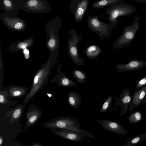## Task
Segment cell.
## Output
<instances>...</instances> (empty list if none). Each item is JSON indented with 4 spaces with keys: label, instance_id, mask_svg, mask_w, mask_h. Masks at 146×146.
I'll return each mask as SVG.
<instances>
[{
    "label": "cell",
    "instance_id": "20",
    "mask_svg": "<svg viewBox=\"0 0 146 146\" xmlns=\"http://www.w3.org/2000/svg\"><path fill=\"white\" fill-rule=\"evenodd\" d=\"M27 88L20 86H12L8 91L10 96L14 97H21L27 93Z\"/></svg>",
    "mask_w": 146,
    "mask_h": 146
},
{
    "label": "cell",
    "instance_id": "18",
    "mask_svg": "<svg viewBox=\"0 0 146 146\" xmlns=\"http://www.w3.org/2000/svg\"><path fill=\"white\" fill-rule=\"evenodd\" d=\"M102 52L101 48L96 44H92L87 46L85 50L86 56L90 59L97 58Z\"/></svg>",
    "mask_w": 146,
    "mask_h": 146
},
{
    "label": "cell",
    "instance_id": "2",
    "mask_svg": "<svg viewBox=\"0 0 146 146\" xmlns=\"http://www.w3.org/2000/svg\"><path fill=\"white\" fill-rule=\"evenodd\" d=\"M53 57L50 56L45 64L37 72L33 82L31 89L24 99V102L27 103L38 92L45 84L48 79L51 67L53 63H57L56 59L53 60Z\"/></svg>",
    "mask_w": 146,
    "mask_h": 146
},
{
    "label": "cell",
    "instance_id": "14",
    "mask_svg": "<svg viewBox=\"0 0 146 146\" xmlns=\"http://www.w3.org/2000/svg\"><path fill=\"white\" fill-rule=\"evenodd\" d=\"M41 116V112L38 109L34 107L27 110L26 114V123L22 131L26 130L36 123Z\"/></svg>",
    "mask_w": 146,
    "mask_h": 146
},
{
    "label": "cell",
    "instance_id": "6",
    "mask_svg": "<svg viewBox=\"0 0 146 146\" xmlns=\"http://www.w3.org/2000/svg\"><path fill=\"white\" fill-rule=\"evenodd\" d=\"M70 38H68L67 42V49L68 54L74 63L77 65L84 64V58L79 56L77 44L82 40V35H79L74 29L68 31Z\"/></svg>",
    "mask_w": 146,
    "mask_h": 146
},
{
    "label": "cell",
    "instance_id": "4",
    "mask_svg": "<svg viewBox=\"0 0 146 146\" xmlns=\"http://www.w3.org/2000/svg\"><path fill=\"white\" fill-rule=\"evenodd\" d=\"M136 8L124 2L115 3L109 6L104 11L109 15L108 20L110 23H118L117 18L120 17L129 16L136 11Z\"/></svg>",
    "mask_w": 146,
    "mask_h": 146
},
{
    "label": "cell",
    "instance_id": "16",
    "mask_svg": "<svg viewBox=\"0 0 146 146\" xmlns=\"http://www.w3.org/2000/svg\"><path fill=\"white\" fill-rule=\"evenodd\" d=\"M34 42V39L31 37L25 39L23 41H20L13 43L9 47V50L12 52L26 48L32 46Z\"/></svg>",
    "mask_w": 146,
    "mask_h": 146
},
{
    "label": "cell",
    "instance_id": "33",
    "mask_svg": "<svg viewBox=\"0 0 146 146\" xmlns=\"http://www.w3.org/2000/svg\"><path fill=\"white\" fill-rule=\"evenodd\" d=\"M3 136L1 135H0V145H1L3 142Z\"/></svg>",
    "mask_w": 146,
    "mask_h": 146
},
{
    "label": "cell",
    "instance_id": "1",
    "mask_svg": "<svg viewBox=\"0 0 146 146\" xmlns=\"http://www.w3.org/2000/svg\"><path fill=\"white\" fill-rule=\"evenodd\" d=\"M80 119L72 117L60 116L55 118L43 124L46 128L52 130H68L84 136L86 137L94 138L95 136L86 130L82 129L79 122Z\"/></svg>",
    "mask_w": 146,
    "mask_h": 146
},
{
    "label": "cell",
    "instance_id": "34",
    "mask_svg": "<svg viewBox=\"0 0 146 146\" xmlns=\"http://www.w3.org/2000/svg\"><path fill=\"white\" fill-rule=\"evenodd\" d=\"M143 102H144V103H146V94L145 97L144 98Z\"/></svg>",
    "mask_w": 146,
    "mask_h": 146
},
{
    "label": "cell",
    "instance_id": "9",
    "mask_svg": "<svg viewBox=\"0 0 146 146\" xmlns=\"http://www.w3.org/2000/svg\"><path fill=\"white\" fill-rule=\"evenodd\" d=\"M41 0H31L25 1L24 7L23 9L33 13H44L51 10L50 7L46 1L43 2Z\"/></svg>",
    "mask_w": 146,
    "mask_h": 146
},
{
    "label": "cell",
    "instance_id": "10",
    "mask_svg": "<svg viewBox=\"0 0 146 146\" xmlns=\"http://www.w3.org/2000/svg\"><path fill=\"white\" fill-rule=\"evenodd\" d=\"M1 19L9 29L15 31H21L25 30L26 25L25 21L19 18H11L7 16L1 15Z\"/></svg>",
    "mask_w": 146,
    "mask_h": 146
},
{
    "label": "cell",
    "instance_id": "26",
    "mask_svg": "<svg viewBox=\"0 0 146 146\" xmlns=\"http://www.w3.org/2000/svg\"><path fill=\"white\" fill-rule=\"evenodd\" d=\"M142 114L140 111H136L131 113L128 117V121L131 124L138 123L142 119Z\"/></svg>",
    "mask_w": 146,
    "mask_h": 146
},
{
    "label": "cell",
    "instance_id": "8",
    "mask_svg": "<svg viewBox=\"0 0 146 146\" xmlns=\"http://www.w3.org/2000/svg\"><path fill=\"white\" fill-rule=\"evenodd\" d=\"M90 0H72L70 4V10L75 21H82L88 8Z\"/></svg>",
    "mask_w": 146,
    "mask_h": 146
},
{
    "label": "cell",
    "instance_id": "31",
    "mask_svg": "<svg viewBox=\"0 0 146 146\" xmlns=\"http://www.w3.org/2000/svg\"><path fill=\"white\" fill-rule=\"evenodd\" d=\"M19 146H28L25 145H22L21 143H19ZM31 146H43L42 145L37 142H33V144Z\"/></svg>",
    "mask_w": 146,
    "mask_h": 146
},
{
    "label": "cell",
    "instance_id": "13",
    "mask_svg": "<svg viewBox=\"0 0 146 146\" xmlns=\"http://www.w3.org/2000/svg\"><path fill=\"white\" fill-rule=\"evenodd\" d=\"M54 134L65 139L72 141H85L84 139L88 141V139L83 135L70 131L63 129L52 130Z\"/></svg>",
    "mask_w": 146,
    "mask_h": 146
},
{
    "label": "cell",
    "instance_id": "19",
    "mask_svg": "<svg viewBox=\"0 0 146 146\" xmlns=\"http://www.w3.org/2000/svg\"><path fill=\"white\" fill-rule=\"evenodd\" d=\"M68 103L73 108L77 109L80 107L81 103V97L76 92H69L68 96Z\"/></svg>",
    "mask_w": 146,
    "mask_h": 146
},
{
    "label": "cell",
    "instance_id": "7",
    "mask_svg": "<svg viewBox=\"0 0 146 146\" xmlns=\"http://www.w3.org/2000/svg\"><path fill=\"white\" fill-rule=\"evenodd\" d=\"M130 89L128 88L124 89L121 93L119 97L117 98L114 96L115 100V104L111 111H114L119 106H120L119 115L122 116L128 111L130 104L132 96Z\"/></svg>",
    "mask_w": 146,
    "mask_h": 146
},
{
    "label": "cell",
    "instance_id": "29",
    "mask_svg": "<svg viewBox=\"0 0 146 146\" xmlns=\"http://www.w3.org/2000/svg\"><path fill=\"white\" fill-rule=\"evenodd\" d=\"M136 88H139L146 85V76L137 80L135 82Z\"/></svg>",
    "mask_w": 146,
    "mask_h": 146
},
{
    "label": "cell",
    "instance_id": "12",
    "mask_svg": "<svg viewBox=\"0 0 146 146\" xmlns=\"http://www.w3.org/2000/svg\"><path fill=\"white\" fill-rule=\"evenodd\" d=\"M96 121L105 129L112 132L121 135H125L128 132L121 124L117 122L105 120H97Z\"/></svg>",
    "mask_w": 146,
    "mask_h": 146
},
{
    "label": "cell",
    "instance_id": "21",
    "mask_svg": "<svg viewBox=\"0 0 146 146\" xmlns=\"http://www.w3.org/2000/svg\"><path fill=\"white\" fill-rule=\"evenodd\" d=\"M23 109V106H20L7 112L5 117L10 116L9 121L11 125L17 121L19 119L21 115Z\"/></svg>",
    "mask_w": 146,
    "mask_h": 146
},
{
    "label": "cell",
    "instance_id": "23",
    "mask_svg": "<svg viewBox=\"0 0 146 146\" xmlns=\"http://www.w3.org/2000/svg\"><path fill=\"white\" fill-rule=\"evenodd\" d=\"M3 5L4 8L5 13L7 15L8 14H10L15 13L14 12V11L16 14L18 12V9L17 5H15L12 0H4L3 1Z\"/></svg>",
    "mask_w": 146,
    "mask_h": 146
},
{
    "label": "cell",
    "instance_id": "22",
    "mask_svg": "<svg viewBox=\"0 0 146 146\" xmlns=\"http://www.w3.org/2000/svg\"><path fill=\"white\" fill-rule=\"evenodd\" d=\"M123 0H102L92 3L91 4L92 9H98L109 6L115 3L123 1Z\"/></svg>",
    "mask_w": 146,
    "mask_h": 146
},
{
    "label": "cell",
    "instance_id": "28",
    "mask_svg": "<svg viewBox=\"0 0 146 146\" xmlns=\"http://www.w3.org/2000/svg\"><path fill=\"white\" fill-rule=\"evenodd\" d=\"M7 90L1 91L0 92V102L2 104H5L9 102L7 101V97L9 96V94Z\"/></svg>",
    "mask_w": 146,
    "mask_h": 146
},
{
    "label": "cell",
    "instance_id": "5",
    "mask_svg": "<svg viewBox=\"0 0 146 146\" xmlns=\"http://www.w3.org/2000/svg\"><path fill=\"white\" fill-rule=\"evenodd\" d=\"M87 26L91 31L98 35L101 39L110 36L111 31L115 28L118 23H106L100 21L97 16H89L87 18Z\"/></svg>",
    "mask_w": 146,
    "mask_h": 146
},
{
    "label": "cell",
    "instance_id": "27",
    "mask_svg": "<svg viewBox=\"0 0 146 146\" xmlns=\"http://www.w3.org/2000/svg\"><path fill=\"white\" fill-rule=\"evenodd\" d=\"M114 96H110L105 101L100 111V113L106 112L108 110L112 105V100Z\"/></svg>",
    "mask_w": 146,
    "mask_h": 146
},
{
    "label": "cell",
    "instance_id": "35",
    "mask_svg": "<svg viewBox=\"0 0 146 146\" xmlns=\"http://www.w3.org/2000/svg\"><path fill=\"white\" fill-rule=\"evenodd\" d=\"M145 22H146V11L145 12Z\"/></svg>",
    "mask_w": 146,
    "mask_h": 146
},
{
    "label": "cell",
    "instance_id": "3",
    "mask_svg": "<svg viewBox=\"0 0 146 146\" xmlns=\"http://www.w3.org/2000/svg\"><path fill=\"white\" fill-rule=\"evenodd\" d=\"M139 18L137 14L131 24L123 28L122 34L115 41L113 45L115 49H121L128 46L134 39L136 33L139 30Z\"/></svg>",
    "mask_w": 146,
    "mask_h": 146
},
{
    "label": "cell",
    "instance_id": "11",
    "mask_svg": "<svg viewBox=\"0 0 146 146\" xmlns=\"http://www.w3.org/2000/svg\"><path fill=\"white\" fill-rule=\"evenodd\" d=\"M146 65V62L137 59H133L126 64H117L115 68L117 72L139 70Z\"/></svg>",
    "mask_w": 146,
    "mask_h": 146
},
{
    "label": "cell",
    "instance_id": "15",
    "mask_svg": "<svg viewBox=\"0 0 146 146\" xmlns=\"http://www.w3.org/2000/svg\"><path fill=\"white\" fill-rule=\"evenodd\" d=\"M146 94V85L135 92L132 96L128 109L129 111H133L143 101Z\"/></svg>",
    "mask_w": 146,
    "mask_h": 146
},
{
    "label": "cell",
    "instance_id": "24",
    "mask_svg": "<svg viewBox=\"0 0 146 146\" xmlns=\"http://www.w3.org/2000/svg\"><path fill=\"white\" fill-rule=\"evenodd\" d=\"M72 74L73 78L80 84L85 83L87 78L86 74L79 70L74 69L72 72Z\"/></svg>",
    "mask_w": 146,
    "mask_h": 146
},
{
    "label": "cell",
    "instance_id": "25",
    "mask_svg": "<svg viewBox=\"0 0 146 146\" xmlns=\"http://www.w3.org/2000/svg\"><path fill=\"white\" fill-rule=\"evenodd\" d=\"M146 139V133L132 137L125 144V146H133Z\"/></svg>",
    "mask_w": 146,
    "mask_h": 146
},
{
    "label": "cell",
    "instance_id": "17",
    "mask_svg": "<svg viewBox=\"0 0 146 146\" xmlns=\"http://www.w3.org/2000/svg\"><path fill=\"white\" fill-rule=\"evenodd\" d=\"M55 82L57 85L63 87H68L76 86L74 82L66 76L63 72H59L55 78Z\"/></svg>",
    "mask_w": 146,
    "mask_h": 146
},
{
    "label": "cell",
    "instance_id": "30",
    "mask_svg": "<svg viewBox=\"0 0 146 146\" xmlns=\"http://www.w3.org/2000/svg\"><path fill=\"white\" fill-rule=\"evenodd\" d=\"M23 53L25 58L26 59H28L29 56V50L26 48L24 49L23 50Z\"/></svg>",
    "mask_w": 146,
    "mask_h": 146
},
{
    "label": "cell",
    "instance_id": "32",
    "mask_svg": "<svg viewBox=\"0 0 146 146\" xmlns=\"http://www.w3.org/2000/svg\"><path fill=\"white\" fill-rule=\"evenodd\" d=\"M135 1L140 3H146V0H135Z\"/></svg>",
    "mask_w": 146,
    "mask_h": 146
}]
</instances>
